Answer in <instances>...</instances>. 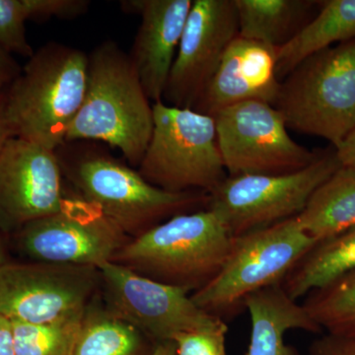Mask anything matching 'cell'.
Listing matches in <instances>:
<instances>
[{"instance_id": "21", "label": "cell", "mask_w": 355, "mask_h": 355, "mask_svg": "<svg viewBox=\"0 0 355 355\" xmlns=\"http://www.w3.org/2000/svg\"><path fill=\"white\" fill-rule=\"evenodd\" d=\"M318 242L355 227V169L340 167L310 198L297 216Z\"/></svg>"}, {"instance_id": "4", "label": "cell", "mask_w": 355, "mask_h": 355, "mask_svg": "<svg viewBox=\"0 0 355 355\" xmlns=\"http://www.w3.org/2000/svg\"><path fill=\"white\" fill-rule=\"evenodd\" d=\"M232 241L218 216L203 209L178 214L132 238L112 261L193 293L220 272Z\"/></svg>"}, {"instance_id": "10", "label": "cell", "mask_w": 355, "mask_h": 355, "mask_svg": "<svg viewBox=\"0 0 355 355\" xmlns=\"http://www.w3.org/2000/svg\"><path fill=\"white\" fill-rule=\"evenodd\" d=\"M104 306L155 343L172 342L191 331L227 327L222 318L209 314L191 297L190 292L133 272L110 261L99 268Z\"/></svg>"}, {"instance_id": "18", "label": "cell", "mask_w": 355, "mask_h": 355, "mask_svg": "<svg viewBox=\"0 0 355 355\" xmlns=\"http://www.w3.org/2000/svg\"><path fill=\"white\" fill-rule=\"evenodd\" d=\"M314 19L309 20L286 44L277 50L279 81L286 78L305 58L318 51L355 39V0L322 2Z\"/></svg>"}, {"instance_id": "25", "label": "cell", "mask_w": 355, "mask_h": 355, "mask_svg": "<svg viewBox=\"0 0 355 355\" xmlns=\"http://www.w3.org/2000/svg\"><path fill=\"white\" fill-rule=\"evenodd\" d=\"M27 21L25 0H0V46L10 55L28 58L34 55L26 35Z\"/></svg>"}, {"instance_id": "29", "label": "cell", "mask_w": 355, "mask_h": 355, "mask_svg": "<svg viewBox=\"0 0 355 355\" xmlns=\"http://www.w3.org/2000/svg\"><path fill=\"white\" fill-rule=\"evenodd\" d=\"M22 67L18 64L13 55L0 46V100L19 76Z\"/></svg>"}, {"instance_id": "13", "label": "cell", "mask_w": 355, "mask_h": 355, "mask_svg": "<svg viewBox=\"0 0 355 355\" xmlns=\"http://www.w3.org/2000/svg\"><path fill=\"white\" fill-rule=\"evenodd\" d=\"M55 151L11 137L0 151V232L15 234L27 224L55 214L65 196Z\"/></svg>"}, {"instance_id": "32", "label": "cell", "mask_w": 355, "mask_h": 355, "mask_svg": "<svg viewBox=\"0 0 355 355\" xmlns=\"http://www.w3.org/2000/svg\"><path fill=\"white\" fill-rule=\"evenodd\" d=\"M10 130L7 123L6 113H4L3 98L0 100V151L6 146L7 140L11 139Z\"/></svg>"}, {"instance_id": "11", "label": "cell", "mask_w": 355, "mask_h": 355, "mask_svg": "<svg viewBox=\"0 0 355 355\" xmlns=\"http://www.w3.org/2000/svg\"><path fill=\"white\" fill-rule=\"evenodd\" d=\"M13 237L18 251L30 261L97 268L113 261L130 239L99 207L76 193L65 196L57 212L27 224Z\"/></svg>"}, {"instance_id": "20", "label": "cell", "mask_w": 355, "mask_h": 355, "mask_svg": "<svg viewBox=\"0 0 355 355\" xmlns=\"http://www.w3.org/2000/svg\"><path fill=\"white\" fill-rule=\"evenodd\" d=\"M238 36L279 49L293 38L309 20L317 3L306 0H234Z\"/></svg>"}, {"instance_id": "34", "label": "cell", "mask_w": 355, "mask_h": 355, "mask_svg": "<svg viewBox=\"0 0 355 355\" xmlns=\"http://www.w3.org/2000/svg\"><path fill=\"white\" fill-rule=\"evenodd\" d=\"M2 233L0 232V266L8 263V258H7L6 248L4 245L3 239H2Z\"/></svg>"}, {"instance_id": "7", "label": "cell", "mask_w": 355, "mask_h": 355, "mask_svg": "<svg viewBox=\"0 0 355 355\" xmlns=\"http://www.w3.org/2000/svg\"><path fill=\"white\" fill-rule=\"evenodd\" d=\"M317 242L297 216L234 237L220 272L191 297L209 314H230L250 294L282 284Z\"/></svg>"}, {"instance_id": "15", "label": "cell", "mask_w": 355, "mask_h": 355, "mask_svg": "<svg viewBox=\"0 0 355 355\" xmlns=\"http://www.w3.org/2000/svg\"><path fill=\"white\" fill-rule=\"evenodd\" d=\"M123 10L140 16L130 60L148 99L162 101L193 0H128Z\"/></svg>"}, {"instance_id": "3", "label": "cell", "mask_w": 355, "mask_h": 355, "mask_svg": "<svg viewBox=\"0 0 355 355\" xmlns=\"http://www.w3.org/2000/svg\"><path fill=\"white\" fill-rule=\"evenodd\" d=\"M55 153L76 193L94 203L130 239L173 216L209 205V193L159 189L130 165L99 149H70L64 144Z\"/></svg>"}, {"instance_id": "28", "label": "cell", "mask_w": 355, "mask_h": 355, "mask_svg": "<svg viewBox=\"0 0 355 355\" xmlns=\"http://www.w3.org/2000/svg\"><path fill=\"white\" fill-rule=\"evenodd\" d=\"M309 355H355V336L326 333L313 342Z\"/></svg>"}, {"instance_id": "17", "label": "cell", "mask_w": 355, "mask_h": 355, "mask_svg": "<svg viewBox=\"0 0 355 355\" xmlns=\"http://www.w3.org/2000/svg\"><path fill=\"white\" fill-rule=\"evenodd\" d=\"M243 306L251 320V338L246 355H296L284 342L287 331L323 333L302 304L286 293L282 284L250 294Z\"/></svg>"}, {"instance_id": "2", "label": "cell", "mask_w": 355, "mask_h": 355, "mask_svg": "<svg viewBox=\"0 0 355 355\" xmlns=\"http://www.w3.org/2000/svg\"><path fill=\"white\" fill-rule=\"evenodd\" d=\"M87 53L49 43L35 51L3 97L12 137L57 151L81 105L88 79Z\"/></svg>"}, {"instance_id": "19", "label": "cell", "mask_w": 355, "mask_h": 355, "mask_svg": "<svg viewBox=\"0 0 355 355\" xmlns=\"http://www.w3.org/2000/svg\"><path fill=\"white\" fill-rule=\"evenodd\" d=\"M355 270V227L317 242L286 275L282 287L293 300L305 297Z\"/></svg>"}, {"instance_id": "22", "label": "cell", "mask_w": 355, "mask_h": 355, "mask_svg": "<svg viewBox=\"0 0 355 355\" xmlns=\"http://www.w3.org/2000/svg\"><path fill=\"white\" fill-rule=\"evenodd\" d=\"M153 340L105 306L90 303L84 314L74 355H150Z\"/></svg>"}, {"instance_id": "16", "label": "cell", "mask_w": 355, "mask_h": 355, "mask_svg": "<svg viewBox=\"0 0 355 355\" xmlns=\"http://www.w3.org/2000/svg\"><path fill=\"white\" fill-rule=\"evenodd\" d=\"M277 50L236 37L193 110L214 118L221 110L242 102L261 101L273 106L280 87Z\"/></svg>"}, {"instance_id": "6", "label": "cell", "mask_w": 355, "mask_h": 355, "mask_svg": "<svg viewBox=\"0 0 355 355\" xmlns=\"http://www.w3.org/2000/svg\"><path fill=\"white\" fill-rule=\"evenodd\" d=\"M153 132L137 171L170 193H211L227 177L216 121L190 108L153 103Z\"/></svg>"}, {"instance_id": "14", "label": "cell", "mask_w": 355, "mask_h": 355, "mask_svg": "<svg viewBox=\"0 0 355 355\" xmlns=\"http://www.w3.org/2000/svg\"><path fill=\"white\" fill-rule=\"evenodd\" d=\"M238 35L234 0H193L162 101L193 109Z\"/></svg>"}, {"instance_id": "1", "label": "cell", "mask_w": 355, "mask_h": 355, "mask_svg": "<svg viewBox=\"0 0 355 355\" xmlns=\"http://www.w3.org/2000/svg\"><path fill=\"white\" fill-rule=\"evenodd\" d=\"M88 58L85 96L65 142H105L139 167L153 135V104L130 55L116 42H103Z\"/></svg>"}, {"instance_id": "33", "label": "cell", "mask_w": 355, "mask_h": 355, "mask_svg": "<svg viewBox=\"0 0 355 355\" xmlns=\"http://www.w3.org/2000/svg\"><path fill=\"white\" fill-rule=\"evenodd\" d=\"M150 355H177L175 343L173 342L156 343Z\"/></svg>"}, {"instance_id": "31", "label": "cell", "mask_w": 355, "mask_h": 355, "mask_svg": "<svg viewBox=\"0 0 355 355\" xmlns=\"http://www.w3.org/2000/svg\"><path fill=\"white\" fill-rule=\"evenodd\" d=\"M336 153L343 167L355 169V130L336 148Z\"/></svg>"}, {"instance_id": "30", "label": "cell", "mask_w": 355, "mask_h": 355, "mask_svg": "<svg viewBox=\"0 0 355 355\" xmlns=\"http://www.w3.org/2000/svg\"><path fill=\"white\" fill-rule=\"evenodd\" d=\"M0 355H16L13 323L0 315Z\"/></svg>"}, {"instance_id": "23", "label": "cell", "mask_w": 355, "mask_h": 355, "mask_svg": "<svg viewBox=\"0 0 355 355\" xmlns=\"http://www.w3.org/2000/svg\"><path fill=\"white\" fill-rule=\"evenodd\" d=\"M302 306L322 331L355 336V270L327 286L311 291Z\"/></svg>"}, {"instance_id": "9", "label": "cell", "mask_w": 355, "mask_h": 355, "mask_svg": "<svg viewBox=\"0 0 355 355\" xmlns=\"http://www.w3.org/2000/svg\"><path fill=\"white\" fill-rule=\"evenodd\" d=\"M214 119L228 176L291 174L308 167L322 153L294 141L282 114L268 103H239Z\"/></svg>"}, {"instance_id": "24", "label": "cell", "mask_w": 355, "mask_h": 355, "mask_svg": "<svg viewBox=\"0 0 355 355\" xmlns=\"http://www.w3.org/2000/svg\"><path fill=\"white\" fill-rule=\"evenodd\" d=\"M85 311L51 323L12 322L16 355H74Z\"/></svg>"}, {"instance_id": "26", "label": "cell", "mask_w": 355, "mask_h": 355, "mask_svg": "<svg viewBox=\"0 0 355 355\" xmlns=\"http://www.w3.org/2000/svg\"><path fill=\"white\" fill-rule=\"evenodd\" d=\"M228 327L214 331L182 333L172 340L177 355H227L225 338Z\"/></svg>"}, {"instance_id": "27", "label": "cell", "mask_w": 355, "mask_h": 355, "mask_svg": "<svg viewBox=\"0 0 355 355\" xmlns=\"http://www.w3.org/2000/svg\"><path fill=\"white\" fill-rule=\"evenodd\" d=\"M29 20L73 19L87 12L86 0H25Z\"/></svg>"}, {"instance_id": "8", "label": "cell", "mask_w": 355, "mask_h": 355, "mask_svg": "<svg viewBox=\"0 0 355 355\" xmlns=\"http://www.w3.org/2000/svg\"><path fill=\"white\" fill-rule=\"evenodd\" d=\"M340 167L334 148L291 174L227 176L209 193L207 209L238 237L298 216L313 193Z\"/></svg>"}, {"instance_id": "12", "label": "cell", "mask_w": 355, "mask_h": 355, "mask_svg": "<svg viewBox=\"0 0 355 355\" xmlns=\"http://www.w3.org/2000/svg\"><path fill=\"white\" fill-rule=\"evenodd\" d=\"M100 288L93 266L8 261L0 266V315L16 323H51L84 312Z\"/></svg>"}, {"instance_id": "5", "label": "cell", "mask_w": 355, "mask_h": 355, "mask_svg": "<svg viewBox=\"0 0 355 355\" xmlns=\"http://www.w3.org/2000/svg\"><path fill=\"white\" fill-rule=\"evenodd\" d=\"M273 107L287 128L338 148L355 130V39L305 58L280 81Z\"/></svg>"}]
</instances>
